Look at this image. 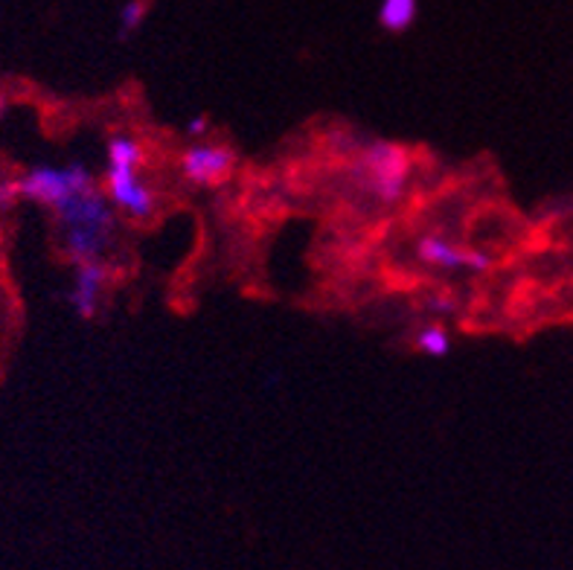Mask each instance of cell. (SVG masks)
Instances as JSON below:
<instances>
[{
	"instance_id": "8fae6325",
	"label": "cell",
	"mask_w": 573,
	"mask_h": 570,
	"mask_svg": "<svg viewBox=\"0 0 573 570\" xmlns=\"http://www.w3.org/2000/svg\"><path fill=\"white\" fill-rule=\"evenodd\" d=\"M21 201L17 178H0V213H9Z\"/></svg>"
},
{
	"instance_id": "9c48e42d",
	"label": "cell",
	"mask_w": 573,
	"mask_h": 570,
	"mask_svg": "<svg viewBox=\"0 0 573 570\" xmlns=\"http://www.w3.org/2000/svg\"><path fill=\"white\" fill-rule=\"evenodd\" d=\"M414 346H417L422 355H431V358H445L449 349H452V335L443 323H426V326L417 329V337H414Z\"/></svg>"
},
{
	"instance_id": "6da1fadb",
	"label": "cell",
	"mask_w": 573,
	"mask_h": 570,
	"mask_svg": "<svg viewBox=\"0 0 573 570\" xmlns=\"http://www.w3.org/2000/svg\"><path fill=\"white\" fill-rule=\"evenodd\" d=\"M52 213L59 225L61 253L68 257V262L85 265V262L103 260V253L111 248L114 230H117V216H114L105 190L91 187L64 201Z\"/></svg>"
},
{
	"instance_id": "7c38bea8",
	"label": "cell",
	"mask_w": 573,
	"mask_h": 570,
	"mask_svg": "<svg viewBox=\"0 0 573 570\" xmlns=\"http://www.w3.org/2000/svg\"><path fill=\"white\" fill-rule=\"evenodd\" d=\"M207 131V120L199 117V120H190V134H204Z\"/></svg>"
},
{
	"instance_id": "5b68a950",
	"label": "cell",
	"mask_w": 573,
	"mask_h": 570,
	"mask_svg": "<svg viewBox=\"0 0 573 570\" xmlns=\"http://www.w3.org/2000/svg\"><path fill=\"white\" fill-rule=\"evenodd\" d=\"M178 169L195 187H222L234 178L236 152L218 143H199V146L183 149Z\"/></svg>"
},
{
	"instance_id": "8992f818",
	"label": "cell",
	"mask_w": 573,
	"mask_h": 570,
	"mask_svg": "<svg viewBox=\"0 0 573 570\" xmlns=\"http://www.w3.org/2000/svg\"><path fill=\"white\" fill-rule=\"evenodd\" d=\"M417 257L419 262L426 265H434V269L445 271H487L492 265L487 253L471 251V248H463L457 242H449L443 236L428 234L417 242Z\"/></svg>"
},
{
	"instance_id": "52a82bcc",
	"label": "cell",
	"mask_w": 573,
	"mask_h": 570,
	"mask_svg": "<svg viewBox=\"0 0 573 570\" xmlns=\"http://www.w3.org/2000/svg\"><path fill=\"white\" fill-rule=\"evenodd\" d=\"M105 280H108V265L103 260L76 265L73 285H70L68 292V302L79 318H94L96 309H99V294H103Z\"/></svg>"
},
{
	"instance_id": "30bf717a",
	"label": "cell",
	"mask_w": 573,
	"mask_h": 570,
	"mask_svg": "<svg viewBox=\"0 0 573 570\" xmlns=\"http://www.w3.org/2000/svg\"><path fill=\"white\" fill-rule=\"evenodd\" d=\"M152 12V0H129L126 7L120 9V17H117V29H120V38H129L131 33H138L143 21Z\"/></svg>"
},
{
	"instance_id": "ba28073f",
	"label": "cell",
	"mask_w": 573,
	"mask_h": 570,
	"mask_svg": "<svg viewBox=\"0 0 573 570\" xmlns=\"http://www.w3.org/2000/svg\"><path fill=\"white\" fill-rule=\"evenodd\" d=\"M419 0H382L379 3V26L387 33H408L417 24Z\"/></svg>"
},
{
	"instance_id": "277c9868",
	"label": "cell",
	"mask_w": 573,
	"mask_h": 570,
	"mask_svg": "<svg viewBox=\"0 0 573 570\" xmlns=\"http://www.w3.org/2000/svg\"><path fill=\"white\" fill-rule=\"evenodd\" d=\"M91 187H96L94 175L87 173L85 164H79V161L68 166H33L17 178L21 201H35V204L50 210L61 207L64 201L91 190Z\"/></svg>"
},
{
	"instance_id": "7a4b0ae2",
	"label": "cell",
	"mask_w": 573,
	"mask_h": 570,
	"mask_svg": "<svg viewBox=\"0 0 573 570\" xmlns=\"http://www.w3.org/2000/svg\"><path fill=\"white\" fill-rule=\"evenodd\" d=\"M143 164V146L129 134H117L105 149L103 190L111 207L129 213L131 218H148L155 213V192L138 178Z\"/></svg>"
},
{
	"instance_id": "3957f363",
	"label": "cell",
	"mask_w": 573,
	"mask_h": 570,
	"mask_svg": "<svg viewBox=\"0 0 573 570\" xmlns=\"http://www.w3.org/2000/svg\"><path fill=\"white\" fill-rule=\"evenodd\" d=\"M356 178L375 201L396 204L405 195L410 178L408 152L396 143H370L358 152Z\"/></svg>"
}]
</instances>
